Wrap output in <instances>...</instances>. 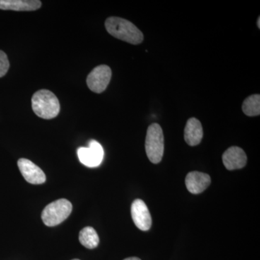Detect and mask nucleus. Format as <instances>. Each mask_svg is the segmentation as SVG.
I'll return each instance as SVG.
<instances>
[{"mask_svg":"<svg viewBox=\"0 0 260 260\" xmlns=\"http://www.w3.org/2000/svg\"><path fill=\"white\" fill-rule=\"evenodd\" d=\"M112 70L107 65L94 68L87 78V85L94 93H101L107 89L112 78Z\"/></svg>","mask_w":260,"mask_h":260,"instance_id":"39448f33","label":"nucleus"},{"mask_svg":"<svg viewBox=\"0 0 260 260\" xmlns=\"http://www.w3.org/2000/svg\"><path fill=\"white\" fill-rule=\"evenodd\" d=\"M73 210V205L69 200H56L47 205L43 210L42 218L46 225L56 226L69 217Z\"/></svg>","mask_w":260,"mask_h":260,"instance_id":"20e7f679","label":"nucleus"},{"mask_svg":"<svg viewBox=\"0 0 260 260\" xmlns=\"http://www.w3.org/2000/svg\"><path fill=\"white\" fill-rule=\"evenodd\" d=\"M104 149L95 140H90L88 147H80L78 150L80 161L89 168L99 167L104 158Z\"/></svg>","mask_w":260,"mask_h":260,"instance_id":"423d86ee","label":"nucleus"},{"mask_svg":"<svg viewBox=\"0 0 260 260\" xmlns=\"http://www.w3.org/2000/svg\"><path fill=\"white\" fill-rule=\"evenodd\" d=\"M203 137V129L201 122L196 118H190L186 122L184 129V140L190 146L199 145Z\"/></svg>","mask_w":260,"mask_h":260,"instance_id":"9b49d317","label":"nucleus"},{"mask_svg":"<svg viewBox=\"0 0 260 260\" xmlns=\"http://www.w3.org/2000/svg\"><path fill=\"white\" fill-rule=\"evenodd\" d=\"M10 68L8 56L4 51L0 50V78L5 76Z\"/></svg>","mask_w":260,"mask_h":260,"instance_id":"2eb2a0df","label":"nucleus"},{"mask_svg":"<svg viewBox=\"0 0 260 260\" xmlns=\"http://www.w3.org/2000/svg\"><path fill=\"white\" fill-rule=\"evenodd\" d=\"M79 240L82 245L90 249L97 247L99 244L97 232L93 228L90 226L84 228L80 231Z\"/></svg>","mask_w":260,"mask_h":260,"instance_id":"ddd939ff","label":"nucleus"},{"mask_svg":"<svg viewBox=\"0 0 260 260\" xmlns=\"http://www.w3.org/2000/svg\"><path fill=\"white\" fill-rule=\"evenodd\" d=\"M257 25H258V28H260V18H259H259H258Z\"/></svg>","mask_w":260,"mask_h":260,"instance_id":"f3484780","label":"nucleus"},{"mask_svg":"<svg viewBox=\"0 0 260 260\" xmlns=\"http://www.w3.org/2000/svg\"><path fill=\"white\" fill-rule=\"evenodd\" d=\"M32 109L36 115L44 119H54L60 112L57 97L50 90H39L32 97Z\"/></svg>","mask_w":260,"mask_h":260,"instance_id":"f03ea898","label":"nucleus"},{"mask_svg":"<svg viewBox=\"0 0 260 260\" xmlns=\"http://www.w3.org/2000/svg\"><path fill=\"white\" fill-rule=\"evenodd\" d=\"M105 27L112 37L134 45L141 44L144 39L141 30L126 19L110 17L106 20Z\"/></svg>","mask_w":260,"mask_h":260,"instance_id":"f257e3e1","label":"nucleus"},{"mask_svg":"<svg viewBox=\"0 0 260 260\" xmlns=\"http://www.w3.org/2000/svg\"><path fill=\"white\" fill-rule=\"evenodd\" d=\"M211 183L208 174L199 172H191L186 175L185 184L188 191L197 194L204 191Z\"/></svg>","mask_w":260,"mask_h":260,"instance_id":"9d476101","label":"nucleus"},{"mask_svg":"<svg viewBox=\"0 0 260 260\" xmlns=\"http://www.w3.org/2000/svg\"><path fill=\"white\" fill-rule=\"evenodd\" d=\"M42 6L39 0H0V10L34 11Z\"/></svg>","mask_w":260,"mask_h":260,"instance_id":"f8f14e48","label":"nucleus"},{"mask_svg":"<svg viewBox=\"0 0 260 260\" xmlns=\"http://www.w3.org/2000/svg\"><path fill=\"white\" fill-rule=\"evenodd\" d=\"M224 166L228 170H237L245 167L247 157L242 148L237 146L231 147L225 150L222 156Z\"/></svg>","mask_w":260,"mask_h":260,"instance_id":"1a4fd4ad","label":"nucleus"},{"mask_svg":"<svg viewBox=\"0 0 260 260\" xmlns=\"http://www.w3.org/2000/svg\"><path fill=\"white\" fill-rule=\"evenodd\" d=\"M18 166L24 179L32 184H42L46 181L45 174L38 166L26 158L19 159Z\"/></svg>","mask_w":260,"mask_h":260,"instance_id":"6e6552de","label":"nucleus"},{"mask_svg":"<svg viewBox=\"0 0 260 260\" xmlns=\"http://www.w3.org/2000/svg\"><path fill=\"white\" fill-rule=\"evenodd\" d=\"M124 260H141V259H139V258H138V257H129V258H126V259H124Z\"/></svg>","mask_w":260,"mask_h":260,"instance_id":"dca6fc26","label":"nucleus"},{"mask_svg":"<svg viewBox=\"0 0 260 260\" xmlns=\"http://www.w3.org/2000/svg\"><path fill=\"white\" fill-rule=\"evenodd\" d=\"M145 150L150 162L157 164L161 161L164 152V137L161 126L157 123L149 126L147 130Z\"/></svg>","mask_w":260,"mask_h":260,"instance_id":"7ed1b4c3","label":"nucleus"},{"mask_svg":"<svg viewBox=\"0 0 260 260\" xmlns=\"http://www.w3.org/2000/svg\"><path fill=\"white\" fill-rule=\"evenodd\" d=\"M132 218L140 230L146 232L152 225V218L146 204L142 200L137 199L131 207Z\"/></svg>","mask_w":260,"mask_h":260,"instance_id":"0eeeda50","label":"nucleus"},{"mask_svg":"<svg viewBox=\"0 0 260 260\" xmlns=\"http://www.w3.org/2000/svg\"><path fill=\"white\" fill-rule=\"evenodd\" d=\"M243 112L246 116H255L260 114V95L254 94L246 98L242 104Z\"/></svg>","mask_w":260,"mask_h":260,"instance_id":"4468645a","label":"nucleus"},{"mask_svg":"<svg viewBox=\"0 0 260 260\" xmlns=\"http://www.w3.org/2000/svg\"><path fill=\"white\" fill-rule=\"evenodd\" d=\"M73 260H80V259H73Z\"/></svg>","mask_w":260,"mask_h":260,"instance_id":"a211bd4d","label":"nucleus"}]
</instances>
